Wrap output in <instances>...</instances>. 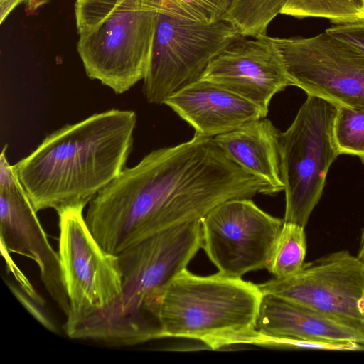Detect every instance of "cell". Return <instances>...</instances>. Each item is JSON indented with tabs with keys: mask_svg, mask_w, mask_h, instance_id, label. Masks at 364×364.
Listing matches in <instances>:
<instances>
[{
	"mask_svg": "<svg viewBox=\"0 0 364 364\" xmlns=\"http://www.w3.org/2000/svg\"><path fill=\"white\" fill-rule=\"evenodd\" d=\"M272 192L267 182L230 160L214 138L194 134L124 168L89 203L85 218L100 245L119 255L164 230L202 219L228 200Z\"/></svg>",
	"mask_w": 364,
	"mask_h": 364,
	"instance_id": "6da1fadb",
	"label": "cell"
},
{
	"mask_svg": "<svg viewBox=\"0 0 364 364\" xmlns=\"http://www.w3.org/2000/svg\"><path fill=\"white\" fill-rule=\"evenodd\" d=\"M136 124L132 110L95 114L50 134L14 165L36 212L84 208L124 169Z\"/></svg>",
	"mask_w": 364,
	"mask_h": 364,
	"instance_id": "7a4b0ae2",
	"label": "cell"
},
{
	"mask_svg": "<svg viewBox=\"0 0 364 364\" xmlns=\"http://www.w3.org/2000/svg\"><path fill=\"white\" fill-rule=\"evenodd\" d=\"M202 248L201 219L159 232L118 255L122 288L109 308L68 331L73 339L134 346L159 338L158 300L165 286Z\"/></svg>",
	"mask_w": 364,
	"mask_h": 364,
	"instance_id": "3957f363",
	"label": "cell"
},
{
	"mask_svg": "<svg viewBox=\"0 0 364 364\" xmlns=\"http://www.w3.org/2000/svg\"><path fill=\"white\" fill-rule=\"evenodd\" d=\"M258 284L218 272L199 276L186 268L160 294L159 338L199 341L211 350L247 343L256 331L263 298Z\"/></svg>",
	"mask_w": 364,
	"mask_h": 364,
	"instance_id": "277c9868",
	"label": "cell"
},
{
	"mask_svg": "<svg viewBox=\"0 0 364 364\" xmlns=\"http://www.w3.org/2000/svg\"><path fill=\"white\" fill-rule=\"evenodd\" d=\"M157 13L155 0H76L77 50L87 75L117 94L144 80Z\"/></svg>",
	"mask_w": 364,
	"mask_h": 364,
	"instance_id": "5b68a950",
	"label": "cell"
},
{
	"mask_svg": "<svg viewBox=\"0 0 364 364\" xmlns=\"http://www.w3.org/2000/svg\"><path fill=\"white\" fill-rule=\"evenodd\" d=\"M338 105L307 95L289 128L279 136L284 221L304 228L322 196L331 164L339 156L333 135Z\"/></svg>",
	"mask_w": 364,
	"mask_h": 364,
	"instance_id": "8992f818",
	"label": "cell"
},
{
	"mask_svg": "<svg viewBox=\"0 0 364 364\" xmlns=\"http://www.w3.org/2000/svg\"><path fill=\"white\" fill-rule=\"evenodd\" d=\"M243 37L220 21L202 24L158 12L143 92L149 103L161 105L173 93L200 78L211 60Z\"/></svg>",
	"mask_w": 364,
	"mask_h": 364,
	"instance_id": "52a82bcc",
	"label": "cell"
},
{
	"mask_svg": "<svg viewBox=\"0 0 364 364\" xmlns=\"http://www.w3.org/2000/svg\"><path fill=\"white\" fill-rule=\"evenodd\" d=\"M83 208L58 213V254L69 310L65 331L112 305L122 292L118 255L97 241L83 216Z\"/></svg>",
	"mask_w": 364,
	"mask_h": 364,
	"instance_id": "ba28073f",
	"label": "cell"
},
{
	"mask_svg": "<svg viewBox=\"0 0 364 364\" xmlns=\"http://www.w3.org/2000/svg\"><path fill=\"white\" fill-rule=\"evenodd\" d=\"M270 38L291 85L364 111V53L326 31L310 38Z\"/></svg>",
	"mask_w": 364,
	"mask_h": 364,
	"instance_id": "9c48e42d",
	"label": "cell"
},
{
	"mask_svg": "<svg viewBox=\"0 0 364 364\" xmlns=\"http://www.w3.org/2000/svg\"><path fill=\"white\" fill-rule=\"evenodd\" d=\"M258 286L264 295L303 305L364 335V263L348 250L304 262L294 274Z\"/></svg>",
	"mask_w": 364,
	"mask_h": 364,
	"instance_id": "30bf717a",
	"label": "cell"
},
{
	"mask_svg": "<svg viewBox=\"0 0 364 364\" xmlns=\"http://www.w3.org/2000/svg\"><path fill=\"white\" fill-rule=\"evenodd\" d=\"M283 225L250 198L230 199L201 219L202 248L219 272L242 277L267 269Z\"/></svg>",
	"mask_w": 364,
	"mask_h": 364,
	"instance_id": "8fae6325",
	"label": "cell"
},
{
	"mask_svg": "<svg viewBox=\"0 0 364 364\" xmlns=\"http://www.w3.org/2000/svg\"><path fill=\"white\" fill-rule=\"evenodd\" d=\"M4 145L0 157V233L1 247L33 259L45 289L65 316L69 304L60 257L48 239L25 190L7 160Z\"/></svg>",
	"mask_w": 364,
	"mask_h": 364,
	"instance_id": "7c38bea8",
	"label": "cell"
},
{
	"mask_svg": "<svg viewBox=\"0 0 364 364\" xmlns=\"http://www.w3.org/2000/svg\"><path fill=\"white\" fill-rule=\"evenodd\" d=\"M199 79L219 84L259 106L267 114L272 98L291 83L267 35L242 37L216 55Z\"/></svg>",
	"mask_w": 364,
	"mask_h": 364,
	"instance_id": "4fadbf2b",
	"label": "cell"
},
{
	"mask_svg": "<svg viewBox=\"0 0 364 364\" xmlns=\"http://www.w3.org/2000/svg\"><path fill=\"white\" fill-rule=\"evenodd\" d=\"M195 130L213 138L243 124L266 117L262 109L215 82L198 79L170 95L164 102Z\"/></svg>",
	"mask_w": 364,
	"mask_h": 364,
	"instance_id": "5bb4252c",
	"label": "cell"
},
{
	"mask_svg": "<svg viewBox=\"0 0 364 364\" xmlns=\"http://www.w3.org/2000/svg\"><path fill=\"white\" fill-rule=\"evenodd\" d=\"M256 330L273 337L364 345L355 329L303 305L271 294L263 296Z\"/></svg>",
	"mask_w": 364,
	"mask_h": 364,
	"instance_id": "9a60e30c",
	"label": "cell"
},
{
	"mask_svg": "<svg viewBox=\"0 0 364 364\" xmlns=\"http://www.w3.org/2000/svg\"><path fill=\"white\" fill-rule=\"evenodd\" d=\"M279 136L272 122L263 117L213 138L230 160L267 182L277 193L284 189L280 171Z\"/></svg>",
	"mask_w": 364,
	"mask_h": 364,
	"instance_id": "2e32d148",
	"label": "cell"
},
{
	"mask_svg": "<svg viewBox=\"0 0 364 364\" xmlns=\"http://www.w3.org/2000/svg\"><path fill=\"white\" fill-rule=\"evenodd\" d=\"M289 0H231L223 17L244 37L267 35V28Z\"/></svg>",
	"mask_w": 364,
	"mask_h": 364,
	"instance_id": "e0dca14e",
	"label": "cell"
},
{
	"mask_svg": "<svg viewBox=\"0 0 364 364\" xmlns=\"http://www.w3.org/2000/svg\"><path fill=\"white\" fill-rule=\"evenodd\" d=\"M304 228L296 223L284 221L267 267L274 277L290 276L304 264L307 247Z\"/></svg>",
	"mask_w": 364,
	"mask_h": 364,
	"instance_id": "ac0fdd59",
	"label": "cell"
},
{
	"mask_svg": "<svg viewBox=\"0 0 364 364\" xmlns=\"http://www.w3.org/2000/svg\"><path fill=\"white\" fill-rule=\"evenodd\" d=\"M282 14L316 17L337 25L364 22V0H289Z\"/></svg>",
	"mask_w": 364,
	"mask_h": 364,
	"instance_id": "d6986e66",
	"label": "cell"
},
{
	"mask_svg": "<svg viewBox=\"0 0 364 364\" xmlns=\"http://www.w3.org/2000/svg\"><path fill=\"white\" fill-rule=\"evenodd\" d=\"M333 135L339 155L356 156L364 164V111L338 105Z\"/></svg>",
	"mask_w": 364,
	"mask_h": 364,
	"instance_id": "ffe728a7",
	"label": "cell"
},
{
	"mask_svg": "<svg viewBox=\"0 0 364 364\" xmlns=\"http://www.w3.org/2000/svg\"><path fill=\"white\" fill-rule=\"evenodd\" d=\"M231 0H156L158 12L202 24L223 19Z\"/></svg>",
	"mask_w": 364,
	"mask_h": 364,
	"instance_id": "44dd1931",
	"label": "cell"
},
{
	"mask_svg": "<svg viewBox=\"0 0 364 364\" xmlns=\"http://www.w3.org/2000/svg\"><path fill=\"white\" fill-rule=\"evenodd\" d=\"M247 344L261 346L292 348L318 349L330 350H364V345L353 342H325L292 338L268 336L256 331L249 338Z\"/></svg>",
	"mask_w": 364,
	"mask_h": 364,
	"instance_id": "7402d4cb",
	"label": "cell"
},
{
	"mask_svg": "<svg viewBox=\"0 0 364 364\" xmlns=\"http://www.w3.org/2000/svg\"><path fill=\"white\" fill-rule=\"evenodd\" d=\"M6 283L11 291L33 318L48 330L58 332V327L45 307V302L31 297L21 287L13 282L7 281Z\"/></svg>",
	"mask_w": 364,
	"mask_h": 364,
	"instance_id": "603a6c76",
	"label": "cell"
},
{
	"mask_svg": "<svg viewBox=\"0 0 364 364\" xmlns=\"http://www.w3.org/2000/svg\"><path fill=\"white\" fill-rule=\"evenodd\" d=\"M325 31L364 53V22L337 25Z\"/></svg>",
	"mask_w": 364,
	"mask_h": 364,
	"instance_id": "cb8c5ba5",
	"label": "cell"
},
{
	"mask_svg": "<svg viewBox=\"0 0 364 364\" xmlns=\"http://www.w3.org/2000/svg\"><path fill=\"white\" fill-rule=\"evenodd\" d=\"M26 0H0V23L2 24L11 11Z\"/></svg>",
	"mask_w": 364,
	"mask_h": 364,
	"instance_id": "d4e9b609",
	"label": "cell"
},
{
	"mask_svg": "<svg viewBox=\"0 0 364 364\" xmlns=\"http://www.w3.org/2000/svg\"><path fill=\"white\" fill-rule=\"evenodd\" d=\"M50 0H26L25 2V11L28 16L33 15L37 10Z\"/></svg>",
	"mask_w": 364,
	"mask_h": 364,
	"instance_id": "484cf974",
	"label": "cell"
},
{
	"mask_svg": "<svg viewBox=\"0 0 364 364\" xmlns=\"http://www.w3.org/2000/svg\"><path fill=\"white\" fill-rule=\"evenodd\" d=\"M357 257L361 262L364 263V228H363L361 232L360 247Z\"/></svg>",
	"mask_w": 364,
	"mask_h": 364,
	"instance_id": "4316f807",
	"label": "cell"
}]
</instances>
